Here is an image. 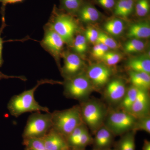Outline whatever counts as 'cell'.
<instances>
[{"mask_svg": "<svg viewBox=\"0 0 150 150\" xmlns=\"http://www.w3.org/2000/svg\"><path fill=\"white\" fill-rule=\"evenodd\" d=\"M45 84H62L63 82L48 79L38 81L37 83L33 88L12 97L7 105V108L11 115L17 118L27 112H50L48 107L40 105L34 98L36 89L40 86Z\"/></svg>", "mask_w": 150, "mask_h": 150, "instance_id": "1", "label": "cell"}, {"mask_svg": "<svg viewBox=\"0 0 150 150\" xmlns=\"http://www.w3.org/2000/svg\"><path fill=\"white\" fill-rule=\"evenodd\" d=\"M46 24L59 34L65 44L69 47L79 30L77 21L74 16L57 8L56 6H54Z\"/></svg>", "mask_w": 150, "mask_h": 150, "instance_id": "2", "label": "cell"}, {"mask_svg": "<svg viewBox=\"0 0 150 150\" xmlns=\"http://www.w3.org/2000/svg\"><path fill=\"white\" fill-rule=\"evenodd\" d=\"M79 105L83 122L94 134L104 125L108 108L102 101L95 98H87Z\"/></svg>", "mask_w": 150, "mask_h": 150, "instance_id": "3", "label": "cell"}, {"mask_svg": "<svg viewBox=\"0 0 150 150\" xmlns=\"http://www.w3.org/2000/svg\"><path fill=\"white\" fill-rule=\"evenodd\" d=\"M52 129L66 138L83 123L79 105L68 109L51 112Z\"/></svg>", "mask_w": 150, "mask_h": 150, "instance_id": "4", "label": "cell"}, {"mask_svg": "<svg viewBox=\"0 0 150 150\" xmlns=\"http://www.w3.org/2000/svg\"><path fill=\"white\" fill-rule=\"evenodd\" d=\"M137 118L127 111L116 108L108 109L104 125L113 135L121 136L132 131Z\"/></svg>", "mask_w": 150, "mask_h": 150, "instance_id": "5", "label": "cell"}, {"mask_svg": "<svg viewBox=\"0 0 150 150\" xmlns=\"http://www.w3.org/2000/svg\"><path fill=\"white\" fill-rule=\"evenodd\" d=\"M62 84L64 85V95L66 98L81 102L88 98L94 91L91 83L84 72L65 80Z\"/></svg>", "mask_w": 150, "mask_h": 150, "instance_id": "6", "label": "cell"}, {"mask_svg": "<svg viewBox=\"0 0 150 150\" xmlns=\"http://www.w3.org/2000/svg\"><path fill=\"white\" fill-rule=\"evenodd\" d=\"M51 112H34L30 115L25 127L23 139L42 138L52 128Z\"/></svg>", "mask_w": 150, "mask_h": 150, "instance_id": "7", "label": "cell"}, {"mask_svg": "<svg viewBox=\"0 0 150 150\" xmlns=\"http://www.w3.org/2000/svg\"><path fill=\"white\" fill-rule=\"evenodd\" d=\"M44 35L40 45L51 55L61 69L60 59L64 53V42L61 36L46 24L43 26Z\"/></svg>", "mask_w": 150, "mask_h": 150, "instance_id": "8", "label": "cell"}, {"mask_svg": "<svg viewBox=\"0 0 150 150\" xmlns=\"http://www.w3.org/2000/svg\"><path fill=\"white\" fill-rule=\"evenodd\" d=\"M86 74L91 83L94 91H99L110 81L112 72L110 67L104 64H97L89 66Z\"/></svg>", "mask_w": 150, "mask_h": 150, "instance_id": "9", "label": "cell"}, {"mask_svg": "<svg viewBox=\"0 0 150 150\" xmlns=\"http://www.w3.org/2000/svg\"><path fill=\"white\" fill-rule=\"evenodd\" d=\"M64 66L61 72L65 80L68 79L84 72V63L78 54L74 52L67 51L63 54Z\"/></svg>", "mask_w": 150, "mask_h": 150, "instance_id": "10", "label": "cell"}, {"mask_svg": "<svg viewBox=\"0 0 150 150\" xmlns=\"http://www.w3.org/2000/svg\"><path fill=\"white\" fill-rule=\"evenodd\" d=\"M127 88L122 79H115L109 81L104 87V99L110 105L118 106L125 96Z\"/></svg>", "mask_w": 150, "mask_h": 150, "instance_id": "11", "label": "cell"}, {"mask_svg": "<svg viewBox=\"0 0 150 150\" xmlns=\"http://www.w3.org/2000/svg\"><path fill=\"white\" fill-rule=\"evenodd\" d=\"M129 112L136 118L150 115V96L149 91L139 89L137 98Z\"/></svg>", "mask_w": 150, "mask_h": 150, "instance_id": "12", "label": "cell"}, {"mask_svg": "<svg viewBox=\"0 0 150 150\" xmlns=\"http://www.w3.org/2000/svg\"><path fill=\"white\" fill-rule=\"evenodd\" d=\"M94 135L92 144L93 150L110 149L114 145L115 136L104 125L101 126Z\"/></svg>", "mask_w": 150, "mask_h": 150, "instance_id": "13", "label": "cell"}, {"mask_svg": "<svg viewBox=\"0 0 150 150\" xmlns=\"http://www.w3.org/2000/svg\"><path fill=\"white\" fill-rule=\"evenodd\" d=\"M42 139L47 150H65L70 149L66 138L52 128Z\"/></svg>", "mask_w": 150, "mask_h": 150, "instance_id": "14", "label": "cell"}, {"mask_svg": "<svg viewBox=\"0 0 150 150\" xmlns=\"http://www.w3.org/2000/svg\"><path fill=\"white\" fill-rule=\"evenodd\" d=\"M76 16L83 22L92 23L98 21L102 14L91 3L84 1Z\"/></svg>", "mask_w": 150, "mask_h": 150, "instance_id": "15", "label": "cell"}, {"mask_svg": "<svg viewBox=\"0 0 150 150\" xmlns=\"http://www.w3.org/2000/svg\"><path fill=\"white\" fill-rule=\"evenodd\" d=\"M127 36L130 39H141L149 38L150 26L149 22H139L131 25L128 30Z\"/></svg>", "mask_w": 150, "mask_h": 150, "instance_id": "16", "label": "cell"}, {"mask_svg": "<svg viewBox=\"0 0 150 150\" xmlns=\"http://www.w3.org/2000/svg\"><path fill=\"white\" fill-rule=\"evenodd\" d=\"M129 79L131 85L142 90L149 91L150 76L147 73L129 71Z\"/></svg>", "mask_w": 150, "mask_h": 150, "instance_id": "17", "label": "cell"}, {"mask_svg": "<svg viewBox=\"0 0 150 150\" xmlns=\"http://www.w3.org/2000/svg\"><path fill=\"white\" fill-rule=\"evenodd\" d=\"M136 133L135 131H131L121 135L120 139L114 143L113 150H136Z\"/></svg>", "mask_w": 150, "mask_h": 150, "instance_id": "18", "label": "cell"}, {"mask_svg": "<svg viewBox=\"0 0 150 150\" xmlns=\"http://www.w3.org/2000/svg\"><path fill=\"white\" fill-rule=\"evenodd\" d=\"M135 0H118L112 11L114 15L126 18L134 13Z\"/></svg>", "mask_w": 150, "mask_h": 150, "instance_id": "19", "label": "cell"}, {"mask_svg": "<svg viewBox=\"0 0 150 150\" xmlns=\"http://www.w3.org/2000/svg\"><path fill=\"white\" fill-rule=\"evenodd\" d=\"M129 71L144 72L150 74V60L146 57H139L129 59L126 64Z\"/></svg>", "mask_w": 150, "mask_h": 150, "instance_id": "20", "label": "cell"}, {"mask_svg": "<svg viewBox=\"0 0 150 150\" xmlns=\"http://www.w3.org/2000/svg\"><path fill=\"white\" fill-rule=\"evenodd\" d=\"M139 89L131 85L127 88L125 96L123 97L117 108L129 112L131 106L137 98Z\"/></svg>", "mask_w": 150, "mask_h": 150, "instance_id": "21", "label": "cell"}, {"mask_svg": "<svg viewBox=\"0 0 150 150\" xmlns=\"http://www.w3.org/2000/svg\"><path fill=\"white\" fill-rule=\"evenodd\" d=\"M103 27L105 30L110 35L118 36L124 31L125 25L121 18L115 17L108 20L105 23Z\"/></svg>", "mask_w": 150, "mask_h": 150, "instance_id": "22", "label": "cell"}, {"mask_svg": "<svg viewBox=\"0 0 150 150\" xmlns=\"http://www.w3.org/2000/svg\"><path fill=\"white\" fill-rule=\"evenodd\" d=\"M84 0H60V9L74 16Z\"/></svg>", "mask_w": 150, "mask_h": 150, "instance_id": "23", "label": "cell"}, {"mask_svg": "<svg viewBox=\"0 0 150 150\" xmlns=\"http://www.w3.org/2000/svg\"><path fill=\"white\" fill-rule=\"evenodd\" d=\"M70 47L72 49L73 52L79 55L84 54L87 50V41L84 35L77 34Z\"/></svg>", "mask_w": 150, "mask_h": 150, "instance_id": "24", "label": "cell"}, {"mask_svg": "<svg viewBox=\"0 0 150 150\" xmlns=\"http://www.w3.org/2000/svg\"><path fill=\"white\" fill-rule=\"evenodd\" d=\"M145 47L144 42L140 39L133 38L125 43L124 50L128 54H133L141 52L144 50Z\"/></svg>", "mask_w": 150, "mask_h": 150, "instance_id": "25", "label": "cell"}, {"mask_svg": "<svg viewBox=\"0 0 150 150\" xmlns=\"http://www.w3.org/2000/svg\"><path fill=\"white\" fill-rule=\"evenodd\" d=\"M150 0H135L134 12L139 17L148 16L150 13Z\"/></svg>", "mask_w": 150, "mask_h": 150, "instance_id": "26", "label": "cell"}, {"mask_svg": "<svg viewBox=\"0 0 150 150\" xmlns=\"http://www.w3.org/2000/svg\"><path fill=\"white\" fill-rule=\"evenodd\" d=\"M87 128V127L85 124L83 123L76 127L69 136L66 137L67 144L69 148L75 147L81 135Z\"/></svg>", "mask_w": 150, "mask_h": 150, "instance_id": "27", "label": "cell"}, {"mask_svg": "<svg viewBox=\"0 0 150 150\" xmlns=\"http://www.w3.org/2000/svg\"><path fill=\"white\" fill-rule=\"evenodd\" d=\"M122 56L114 51H108L100 60L108 67H112L118 64L122 59Z\"/></svg>", "mask_w": 150, "mask_h": 150, "instance_id": "28", "label": "cell"}, {"mask_svg": "<svg viewBox=\"0 0 150 150\" xmlns=\"http://www.w3.org/2000/svg\"><path fill=\"white\" fill-rule=\"evenodd\" d=\"M132 131L136 132L137 131H144L150 134V115L137 118Z\"/></svg>", "mask_w": 150, "mask_h": 150, "instance_id": "29", "label": "cell"}, {"mask_svg": "<svg viewBox=\"0 0 150 150\" xmlns=\"http://www.w3.org/2000/svg\"><path fill=\"white\" fill-rule=\"evenodd\" d=\"M23 144L28 150H47L42 138L23 139Z\"/></svg>", "mask_w": 150, "mask_h": 150, "instance_id": "30", "label": "cell"}, {"mask_svg": "<svg viewBox=\"0 0 150 150\" xmlns=\"http://www.w3.org/2000/svg\"><path fill=\"white\" fill-rule=\"evenodd\" d=\"M96 43H101L111 49H116L118 47V43L113 38L103 32H99Z\"/></svg>", "mask_w": 150, "mask_h": 150, "instance_id": "31", "label": "cell"}, {"mask_svg": "<svg viewBox=\"0 0 150 150\" xmlns=\"http://www.w3.org/2000/svg\"><path fill=\"white\" fill-rule=\"evenodd\" d=\"M93 138L89 133L88 128H87L80 137L74 148L77 149H86L88 145L92 144Z\"/></svg>", "mask_w": 150, "mask_h": 150, "instance_id": "32", "label": "cell"}, {"mask_svg": "<svg viewBox=\"0 0 150 150\" xmlns=\"http://www.w3.org/2000/svg\"><path fill=\"white\" fill-rule=\"evenodd\" d=\"M109 48L103 44L96 43L93 48L92 55L94 58L100 59L108 51Z\"/></svg>", "mask_w": 150, "mask_h": 150, "instance_id": "33", "label": "cell"}, {"mask_svg": "<svg viewBox=\"0 0 150 150\" xmlns=\"http://www.w3.org/2000/svg\"><path fill=\"white\" fill-rule=\"evenodd\" d=\"M99 35V32L92 27H88L86 29L85 37L87 41L91 43H96Z\"/></svg>", "mask_w": 150, "mask_h": 150, "instance_id": "34", "label": "cell"}, {"mask_svg": "<svg viewBox=\"0 0 150 150\" xmlns=\"http://www.w3.org/2000/svg\"><path fill=\"white\" fill-rule=\"evenodd\" d=\"M95 2L103 8L108 10H113L118 0H94Z\"/></svg>", "mask_w": 150, "mask_h": 150, "instance_id": "35", "label": "cell"}, {"mask_svg": "<svg viewBox=\"0 0 150 150\" xmlns=\"http://www.w3.org/2000/svg\"><path fill=\"white\" fill-rule=\"evenodd\" d=\"M6 23L5 17V15L2 16V23L0 28V68L2 67L4 64V61L3 58L2 51L3 44L6 42L4 40V38H1V34L5 28L6 26Z\"/></svg>", "mask_w": 150, "mask_h": 150, "instance_id": "36", "label": "cell"}, {"mask_svg": "<svg viewBox=\"0 0 150 150\" xmlns=\"http://www.w3.org/2000/svg\"><path fill=\"white\" fill-rule=\"evenodd\" d=\"M24 0H0V3L2 4L1 8V14L2 15L5 14L6 6L8 4H15L19 2H21Z\"/></svg>", "mask_w": 150, "mask_h": 150, "instance_id": "37", "label": "cell"}, {"mask_svg": "<svg viewBox=\"0 0 150 150\" xmlns=\"http://www.w3.org/2000/svg\"><path fill=\"white\" fill-rule=\"evenodd\" d=\"M15 78L19 79L23 81L27 80V79L24 76H8V75L3 74L1 72H0V80L3 79H15Z\"/></svg>", "mask_w": 150, "mask_h": 150, "instance_id": "38", "label": "cell"}, {"mask_svg": "<svg viewBox=\"0 0 150 150\" xmlns=\"http://www.w3.org/2000/svg\"><path fill=\"white\" fill-rule=\"evenodd\" d=\"M142 150H150V142L147 139L144 141Z\"/></svg>", "mask_w": 150, "mask_h": 150, "instance_id": "39", "label": "cell"}, {"mask_svg": "<svg viewBox=\"0 0 150 150\" xmlns=\"http://www.w3.org/2000/svg\"><path fill=\"white\" fill-rule=\"evenodd\" d=\"M69 150H86V149H77V148H70Z\"/></svg>", "mask_w": 150, "mask_h": 150, "instance_id": "40", "label": "cell"}, {"mask_svg": "<svg viewBox=\"0 0 150 150\" xmlns=\"http://www.w3.org/2000/svg\"><path fill=\"white\" fill-rule=\"evenodd\" d=\"M93 150H114L113 149H112L111 148H110V149H100V150H93Z\"/></svg>", "mask_w": 150, "mask_h": 150, "instance_id": "41", "label": "cell"}, {"mask_svg": "<svg viewBox=\"0 0 150 150\" xmlns=\"http://www.w3.org/2000/svg\"><path fill=\"white\" fill-rule=\"evenodd\" d=\"M25 150H28V149H26V148H25Z\"/></svg>", "mask_w": 150, "mask_h": 150, "instance_id": "42", "label": "cell"}, {"mask_svg": "<svg viewBox=\"0 0 150 150\" xmlns=\"http://www.w3.org/2000/svg\"><path fill=\"white\" fill-rule=\"evenodd\" d=\"M69 149H68L65 150H69Z\"/></svg>", "mask_w": 150, "mask_h": 150, "instance_id": "43", "label": "cell"}]
</instances>
